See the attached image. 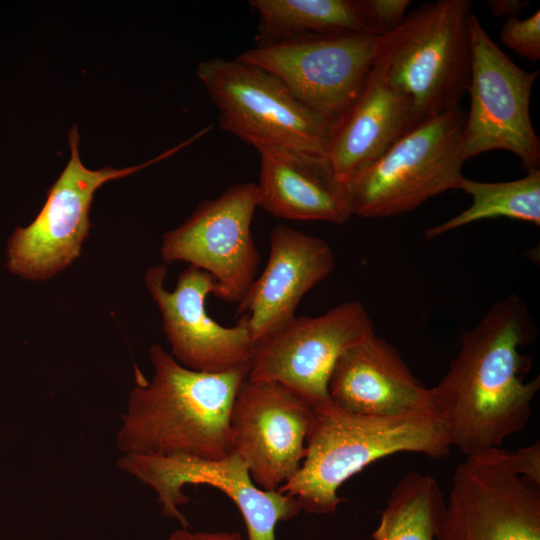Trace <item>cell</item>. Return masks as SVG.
Instances as JSON below:
<instances>
[{"instance_id":"1","label":"cell","mask_w":540,"mask_h":540,"mask_svg":"<svg viewBox=\"0 0 540 540\" xmlns=\"http://www.w3.org/2000/svg\"><path fill=\"white\" fill-rule=\"evenodd\" d=\"M533 327L520 297L497 301L462 334L448 371L430 388L432 410L451 447L466 457L500 448L527 425L540 377L525 380L530 359L520 348L530 341Z\"/></svg>"},{"instance_id":"2","label":"cell","mask_w":540,"mask_h":540,"mask_svg":"<svg viewBox=\"0 0 540 540\" xmlns=\"http://www.w3.org/2000/svg\"><path fill=\"white\" fill-rule=\"evenodd\" d=\"M154 374L129 395L117 434L123 454L183 455L220 460L233 453L229 417L249 366L208 373L179 364L161 346L150 348Z\"/></svg>"},{"instance_id":"3","label":"cell","mask_w":540,"mask_h":540,"mask_svg":"<svg viewBox=\"0 0 540 540\" xmlns=\"http://www.w3.org/2000/svg\"><path fill=\"white\" fill-rule=\"evenodd\" d=\"M306 455L297 474L277 491L294 496L310 514L334 513L341 485L371 463L400 452L449 455L447 430L432 409L389 416L359 415L331 402L315 406Z\"/></svg>"},{"instance_id":"4","label":"cell","mask_w":540,"mask_h":540,"mask_svg":"<svg viewBox=\"0 0 540 540\" xmlns=\"http://www.w3.org/2000/svg\"><path fill=\"white\" fill-rule=\"evenodd\" d=\"M471 7L425 3L379 37L374 65L409 100L415 126L460 107L471 73Z\"/></svg>"},{"instance_id":"5","label":"cell","mask_w":540,"mask_h":540,"mask_svg":"<svg viewBox=\"0 0 540 540\" xmlns=\"http://www.w3.org/2000/svg\"><path fill=\"white\" fill-rule=\"evenodd\" d=\"M457 107L402 135L345 186L352 216L391 217L410 212L463 179V128Z\"/></svg>"},{"instance_id":"6","label":"cell","mask_w":540,"mask_h":540,"mask_svg":"<svg viewBox=\"0 0 540 540\" xmlns=\"http://www.w3.org/2000/svg\"><path fill=\"white\" fill-rule=\"evenodd\" d=\"M197 76L223 130L256 150L281 148L328 158L333 126L272 73L239 57H214L198 64Z\"/></svg>"},{"instance_id":"7","label":"cell","mask_w":540,"mask_h":540,"mask_svg":"<svg viewBox=\"0 0 540 540\" xmlns=\"http://www.w3.org/2000/svg\"><path fill=\"white\" fill-rule=\"evenodd\" d=\"M194 134L179 145L140 165L88 169L79 157V133L69 130L70 160L50 187L35 220L17 228L8 241V269L23 278L47 279L69 266L81 252L90 228L89 211L95 191L104 183L128 176L164 160L199 139Z\"/></svg>"},{"instance_id":"8","label":"cell","mask_w":540,"mask_h":540,"mask_svg":"<svg viewBox=\"0 0 540 540\" xmlns=\"http://www.w3.org/2000/svg\"><path fill=\"white\" fill-rule=\"evenodd\" d=\"M469 29L470 106L463 128L464 156L467 160L505 150L516 155L527 172L539 170L540 141L530 118V98L539 71L528 72L516 65L473 13Z\"/></svg>"},{"instance_id":"9","label":"cell","mask_w":540,"mask_h":540,"mask_svg":"<svg viewBox=\"0 0 540 540\" xmlns=\"http://www.w3.org/2000/svg\"><path fill=\"white\" fill-rule=\"evenodd\" d=\"M378 41L362 32L309 34L260 43L238 57L278 77L299 102L334 126L373 66Z\"/></svg>"},{"instance_id":"10","label":"cell","mask_w":540,"mask_h":540,"mask_svg":"<svg viewBox=\"0 0 540 540\" xmlns=\"http://www.w3.org/2000/svg\"><path fill=\"white\" fill-rule=\"evenodd\" d=\"M436 540H540V485L516 474L501 447L467 456Z\"/></svg>"},{"instance_id":"11","label":"cell","mask_w":540,"mask_h":540,"mask_svg":"<svg viewBox=\"0 0 540 540\" xmlns=\"http://www.w3.org/2000/svg\"><path fill=\"white\" fill-rule=\"evenodd\" d=\"M374 333L359 301L319 316H294L254 343L248 379L277 382L313 407L330 402L328 381L339 357Z\"/></svg>"},{"instance_id":"12","label":"cell","mask_w":540,"mask_h":540,"mask_svg":"<svg viewBox=\"0 0 540 540\" xmlns=\"http://www.w3.org/2000/svg\"><path fill=\"white\" fill-rule=\"evenodd\" d=\"M257 206L256 183L234 184L199 204L178 228L163 236L166 263L184 261L209 273L217 297L239 303L256 279L260 256L251 233Z\"/></svg>"},{"instance_id":"13","label":"cell","mask_w":540,"mask_h":540,"mask_svg":"<svg viewBox=\"0 0 540 540\" xmlns=\"http://www.w3.org/2000/svg\"><path fill=\"white\" fill-rule=\"evenodd\" d=\"M315 420L314 407L284 385L246 378L231 407L233 452L256 486L276 491L299 471Z\"/></svg>"},{"instance_id":"14","label":"cell","mask_w":540,"mask_h":540,"mask_svg":"<svg viewBox=\"0 0 540 540\" xmlns=\"http://www.w3.org/2000/svg\"><path fill=\"white\" fill-rule=\"evenodd\" d=\"M117 465L151 487L157 493L162 515L177 519L182 528H189L179 510L188 501L182 492L186 484L210 485L227 495L243 517L247 540H276L278 523L292 519L301 511L294 496L256 486L235 452L220 460L123 454Z\"/></svg>"},{"instance_id":"15","label":"cell","mask_w":540,"mask_h":540,"mask_svg":"<svg viewBox=\"0 0 540 540\" xmlns=\"http://www.w3.org/2000/svg\"><path fill=\"white\" fill-rule=\"evenodd\" d=\"M166 266L148 268L146 287L157 304L171 356L182 366L200 372L220 373L250 366L254 341L247 315L231 327L211 318L206 298L217 296L216 280L190 265L178 277L173 291L164 288Z\"/></svg>"},{"instance_id":"16","label":"cell","mask_w":540,"mask_h":540,"mask_svg":"<svg viewBox=\"0 0 540 540\" xmlns=\"http://www.w3.org/2000/svg\"><path fill=\"white\" fill-rule=\"evenodd\" d=\"M334 263L322 238L288 225L274 227L266 266L237 308L238 315H247L254 343L290 321L302 297L329 276Z\"/></svg>"},{"instance_id":"17","label":"cell","mask_w":540,"mask_h":540,"mask_svg":"<svg viewBox=\"0 0 540 540\" xmlns=\"http://www.w3.org/2000/svg\"><path fill=\"white\" fill-rule=\"evenodd\" d=\"M328 394L334 406L359 415L432 409L430 388L416 378L398 350L375 332L339 357L328 381Z\"/></svg>"},{"instance_id":"18","label":"cell","mask_w":540,"mask_h":540,"mask_svg":"<svg viewBox=\"0 0 540 540\" xmlns=\"http://www.w3.org/2000/svg\"><path fill=\"white\" fill-rule=\"evenodd\" d=\"M415 126L409 100L373 64L355 99L333 126L328 160L346 185Z\"/></svg>"},{"instance_id":"19","label":"cell","mask_w":540,"mask_h":540,"mask_svg":"<svg viewBox=\"0 0 540 540\" xmlns=\"http://www.w3.org/2000/svg\"><path fill=\"white\" fill-rule=\"evenodd\" d=\"M257 206L283 219L343 224L352 217L346 186L327 157L261 148Z\"/></svg>"},{"instance_id":"20","label":"cell","mask_w":540,"mask_h":540,"mask_svg":"<svg viewBox=\"0 0 540 540\" xmlns=\"http://www.w3.org/2000/svg\"><path fill=\"white\" fill-rule=\"evenodd\" d=\"M249 5L258 14L260 43L309 34L364 33L354 0H251Z\"/></svg>"},{"instance_id":"21","label":"cell","mask_w":540,"mask_h":540,"mask_svg":"<svg viewBox=\"0 0 540 540\" xmlns=\"http://www.w3.org/2000/svg\"><path fill=\"white\" fill-rule=\"evenodd\" d=\"M460 190L471 198L468 208L458 215L428 228L427 239L478 221L505 217L540 225V170L502 182H479L463 177Z\"/></svg>"},{"instance_id":"22","label":"cell","mask_w":540,"mask_h":540,"mask_svg":"<svg viewBox=\"0 0 540 540\" xmlns=\"http://www.w3.org/2000/svg\"><path fill=\"white\" fill-rule=\"evenodd\" d=\"M445 507L436 479L411 471L392 489L372 540H435Z\"/></svg>"},{"instance_id":"23","label":"cell","mask_w":540,"mask_h":540,"mask_svg":"<svg viewBox=\"0 0 540 540\" xmlns=\"http://www.w3.org/2000/svg\"><path fill=\"white\" fill-rule=\"evenodd\" d=\"M364 33L383 36L404 20L409 0H354Z\"/></svg>"},{"instance_id":"24","label":"cell","mask_w":540,"mask_h":540,"mask_svg":"<svg viewBox=\"0 0 540 540\" xmlns=\"http://www.w3.org/2000/svg\"><path fill=\"white\" fill-rule=\"evenodd\" d=\"M501 42L518 55L530 60L540 59V11L530 17L506 18L500 32Z\"/></svg>"},{"instance_id":"25","label":"cell","mask_w":540,"mask_h":540,"mask_svg":"<svg viewBox=\"0 0 540 540\" xmlns=\"http://www.w3.org/2000/svg\"><path fill=\"white\" fill-rule=\"evenodd\" d=\"M509 462L516 474L540 485V444L538 441L515 452L509 451Z\"/></svg>"},{"instance_id":"26","label":"cell","mask_w":540,"mask_h":540,"mask_svg":"<svg viewBox=\"0 0 540 540\" xmlns=\"http://www.w3.org/2000/svg\"><path fill=\"white\" fill-rule=\"evenodd\" d=\"M166 540H245L240 533L235 531H190L189 528H181L174 531Z\"/></svg>"},{"instance_id":"27","label":"cell","mask_w":540,"mask_h":540,"mask_svg":"<svg viewBox=\"0 0 540 540\" xmlns=\"http://www.w3.org/2000/svg\"><path fill=\"white\" fill-rule=\"evenodd\" d=\"M529 6L526 0H490L488 7L496 17H517Z\"/></svg>"}]
</instances>
